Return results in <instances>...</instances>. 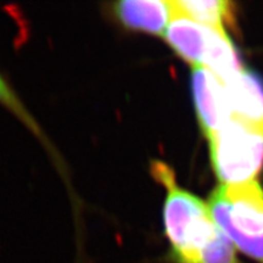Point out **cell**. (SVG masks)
<instances>
[{
    "mask_svg": "<svg viewBox=\"0 0 263 263\" xmlns=\"http://www.w3.org/2000/svg\"><path fill=\"white\" fill-rule=\"evenodd\" d=\"M106 18L126 31L161 34L172 17V2L121 0L103 5Z\"/></svg>",
    "mask_w": 263,
    "mask_h": 263,
    "instance_id": "obj_6",
    "label": "cell"
},
{
    "mask_svg": "<svg viewBox=\"0 0 263 263\" xmlns=\"http://www.w3.org/2000/svg\"><path fill=\"white\" fill-rule=\"evenodd\" d=\"M151 174L167 189L163 206L164 235L168 263H241L229 239L216 224L209 205L179 188L173 171L154 161Z\"/></svg>",
    "mask_w": 263,
    "mask_h": 263,
    "instance_id": "obj_1",
    "label": "cell"
},
{
    "mask_svg": "<svg viewBox=\"0 0 263 263\" xmlns=\"http://www.w3.org/2000/svg\"><path fill=\"white\" fill-rule=\"evenodd\" d=\"M233 117L263 126V81L254 72L240 70L224 82Z\"/></svg>",
    "mask_w": 263,
    "mask_h": 263,
    "instance_id": "obj_7",
    "label": "cell"
},
{
    "mask_svg": "<svg viewBox=\"0 0 263 263\" xmlns=\"http://www.w3.org/2000/svg\"><path fill=\"white\" fill-rule=\"evenodd\" d=\"M209 139L213 170L224 185L255 180L263 167L262 124L233 118Z\"/></svg>",
    "mask_w": 263,
    "mask_h": 263,
    "instance_id": "obj_3",
    "label": "cell"
},
{
    "mask_svg": "<svg viewBox=\"0 0 263 263\" xmlns=\"http://www.w3.org/2000/svg\"><path fill=\"white\" fill-rule=\"evenodd\" d=\"M209 209L229 241L248 257L263 263V189L259 183L222 184L210 196Z\"/></svg>",
    "mask_w": 263,
    "mask_h": 263,
    "instance_id": "obj_2",
    "label": "cell"
},
{
    "mask_svg": "<svg viewBox=\"0 0 263 263\" xmlns=\"http://www.w3.org/2000/svg\"><path fill=\"white\" fill-rule=\"evenodd\" d=\"M164 39L176 54L194 66L213 70L228 57L232 41L224 29L202 25L174 8Z\"/></svg>",
    "mask_w": 263,
    "mask_h": 263,
    "instance_id": "obj_4",
    "label": "cell"
},
{
    "mask_svg": "<svg viewBox=\"0 0 263 263\" xmlns=\"http://www.w3.org/2000/svg\"><path fill=\"white\" fill-rule=\"evenodd\" d=\"M192 88L197 120L203 133L210 138L234 118L224 84L206 67L194 66Z\"/></svg>",
    "mask_w": 263,
    "mask_h": 263,
    "instance_id": "obj_5",
    "label": "cell"
},
{
    "mask_svg": "<svg viewBox=\"0 0 263 263\" xmlns=\"http://www.w3.org/2000/svg\"><path fill=\"white\" fill-rule=\"evenodd\" d=\"M0 104L5 108H8L12 115H15V117H17L35 136L41 137V139H43L41 128L35 122L34 118L31 116V114L26 108L18 95L15 93L11 85L9 84V82L3 77L2 73H0Z\"/></svg>",
    "mask_w": 263,
    "mask_h": 263,
    "instance_id": "obj_9",
    "label": "cell"
},
{
    "mask_svg": "<svg viewBox=\"0 0 263 263\" xmlns=\"http://www.w3.org/2000/svg\"><path fill=\"white\" fill-rule=\"evenodd\" d=\"M174 8L188 17L210 27L224 29L235 22L234 4L224 0H178Z\"/></svg>",
    "mask_w": 263,
    "mask_h": 263,
    "instance_id": "obj_8",
    "label": "cell"
}]
</instances>
